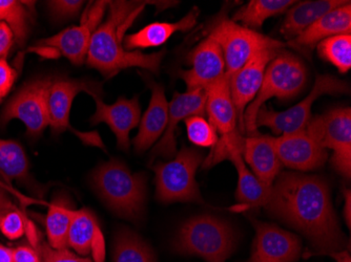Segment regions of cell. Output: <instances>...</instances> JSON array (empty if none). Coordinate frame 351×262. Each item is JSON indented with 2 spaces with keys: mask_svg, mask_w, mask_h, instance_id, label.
Masks as SVG:
<instances>
[{
  "mask_svg": "<svg viewBox=\"0 0 351 262\" xmlns=\"http://www.w3.org/2000/svg\"><path fill=\"white\" fill-rule=\"evenodd\" d=\"M347 3L348 1L343 0H317L297 3L286 12V17L281 27L282 35L287 40H293L325 14L342 7Z\"/></svg>",
  "mask_w": 351,
  "mask_h": 262,
  "instance_id": "d4e9b609",
  "label": "cell"
},
{
  "mask_svg": "<svg viewBox=\"0 0 351 262\" xmlns=\"http://www.w3.org/2000/svg\"><path fill=\"white\" fill-rule=\"evenodd\" d=\"M93 185L118 216L134 222L141 220L147 195L145 173H132L121 161L110 159L95 170Z\"/></svg>",
  "mask_w": 351,
  "mask_h": 262,
  "instance_id": "3957f363",
  "label": "cell"
},
{
  "mask_svg": "<svg viewBox=\"0 0 351 262\" xmlns=\"http://www.w3.org/2000/svg\"><path fill=\"white\" fill-rule=\"evenodd\" d=\"M307 83V68L297 55L281 50L270 61L265 70L259 92L244 112L245 133L257 135L256 118L265 102L271 98L289 101L304 90Z\"/></svg>",
  "mask_w": 351,
  "mask_h": 262,
  "instance_id": "277c9868",
  "label": "cell"
},
{
  "mask_svg": "<svg viewBox=\"0 0 351 262\" xmlns=\"http://www.w3.org/2000/svg\"><path fill=\"white\" fill-rule=\"evenodd\" d=\"M68 247L79 255L93 251L95 262H104V239L94 213L86 208L75 211L68 233Z\"/></svg>",
  "mask_w": 351,
  "mask_h": 262,
  "instance_id": "7402d4cb",
  "label": "cell"
},
{
  "mask_svg": "<svg viewBox=\"0 0 351 262\" xmlns=\"http://www.w3.org/2000/svg\"><path fill=\"white\" fill-rule=\"evenodd\" d=\"M14 262H43L40 254L32 246L23 244L12 249Z\"/></svg>",
  "mask_w": 351,
  "mask_h": 262,
  "instance_id": "f35d334b",
  "label": "cell"
},
{
  "mask_svg": "<svg viewBox=\"0 0 351 262\" xmlns=\"http://www.w3.org/2000/svg\"><path fill=\"white\" fill-rule=\"evenodd\" d=\"M27 3L15 0H0V23H5L19 45L25 44L29 31V11Z\"/></svg>",
  "mask_w": 351,
  "mask_h": 262,
  "instance_id": "4dcf8cb0",
  "label": "cell"
},
{
  "mask_svg": "<svg viewBox=\"0 0 351 262\" xmlns=\"http://www.w3.org/2000/svg\"><path fill=\"white\" fill-rule=\"evenodd\" d=\"M0 262H14L12 249L0 244Z\"/></svg>",
  "mask_w": 351,
  "mask_h": 262,
  "instance_id": "7bdbcfd3",
  "label": "cell"
},
{
  "mask_svg": "<svg viewBox=\"0 0 351 262\" xmlns=\"http://www.w3.org/2000/svg\"><path fill=\"white\" fill-rule=\"evenodd\" d=\"M245 137L240 131H234L230 135L218 137L216 145L212 147L210 155L203 161L202 168L208 169L218 163L228 159L234 153L243 155Z\"/></svg>",
  "mask_w": 351,
  "mask_h": 262,
  "instance_id": "d6a6232c",
  "label": "cell"
},
{
  "mask_svg": "<svg viewBox=\"0 0 351 262\" xmlns=\"http://www.w3.org/2000/svg\"><path fill=\"white\" fill-rule=\"evenodd\" d=\"M200 14L198 8L191 11L178 23H154L138 31L135 34L128 35L123 39V47L126 51H136V49L160 47L165 44L177 31H187L197 25Z\"/></svg>",
  "mask_w": 351,
  "mask_h": 262,
  "instance_id": "cb8c5ba5",
  "label": "cell"
},
{
  "mask_svg": "<svg viewBox=\"0 0 351 262\" xmlns=\"http://www.w3.org/2000/svg\"><path fill=\"white\" fill-rule=\"evenodd\" d=\"M205 92V112L217 133L224 137L238 131L236 109L230 94V76L226 73L214 83L207 86Z\"/></svg>",
  "mask_w": 351,
  "mask_h": 262,
  "instance_id": "44dd1931",
  "label": "cell"
},
{
  "mask_svg": "<svg viewBox=\"0 0 351 262\" xmlns=\"http://www.w3.org/2000/svg\"><path fill=\"white\" fill-rule=\"evenodd\" d=\"M348 82L331 75H317L313 90L303 101L285 112L268 109L265 105L260 108L256 118V127L270 128L275 135L293 133L305 128L311 118V106L323 94H348Z\"/></svg>",
  "mask_w": 351,
  "mask_h": 262,
  "instance_id": "9c48e42d",
  "label": "cell"
},
{
  "mask_svg": "<svg viewBox=\"0 0 351 262\" xmlns=\"http://www.w3.org/2000/svg\"><path fill=\"white\" fill-rule=\"evenodd\" d=\"M345 206H344V218L347 226L350 228L351 226V191L349 189L344 190Z\"/></svg>",
  "mask_w": 351,
  "mask_h": 262,
  "instance_id": "b9f144b4",
  "label": "cell"
},
{
  "mask_svg": "<svg viewBox=\"0 0 351 262\" xmlns=\"http://www.w3.org/2000/svg\"><path fill=\"white\" fill-rule=\"evenodd\" d=\"M236 248L232 226L210 214L195 216L184 222L173 244L177 253L198 256L206 262H226Z\"/></svg>",
  "mask_w": 351,
  "mask_h": 262,
  "instance_id": "5b68a950",
  "label": "cell"
},
{
  "mask_svg": "<svg viewBox=\"0 0 351 262\" xmlns=\"http://www.w3.org/2000/svg\"><path fill=\"white\" fill-rule=\"evenodd\" d=\"M274 145L282 165L297 171H311L326 163L328 153L305 128L274 137Z\"/></svg>",
  "mask_w": 351,
  "mask_h": 262,
  "instance_id": "2e32d148",
  "label": "cell"
},
{
  "mask_svg": "<svg viewBox=\"0 0 351 262\" xmlns=\"http://www.w3.org/2000/svg\"><path fill=\"white\" fill-rule=\"evenodd\" d=\"M52 78L38 79L23 86L3 108L0 123L19 120L27 127V135L38 137L50 125L49 98Z\"/></svg>",
  "mask_w": 351,
  "mask_h": 262,
  "instance_id": "8fae6325",
  "label": "cell"
},
{
  "mask_svg": "<svg viewBox=\"0 0 351 262\" xmlns=\"http://www.w3.org/2000/svg\"><path fill=\"white\" fill-rule=\"evenodd\" d=\"M256 228L252 255L247 262H295L302 254V241L297 235L273 224L250 218Z\"/></svg>",
  "mask_w": 351,
  "mask_h": 262,
  "instance_id": "5bb4252c",
  "label": "cell"
},
{
  "mask_svg": "<svg viewBox=\"0 0 351 262\" xmlns=\"http://www.w3.org/2000/svg\"><path fill=\"white\" fill-rule=\"evenodd\" d=\"M264 208L269 215L303 234L317 254L328 255L346 246L328 183L319 175L280 172Z\"/></svg>",
  "mask_w": 351,
  "mask_h": 262,
  "instance_id": "6da1fadb",
  "label": "cell"
},
{
  "mask_svg": "<svg viewBox=\"0 0 351 262\" xmlns=\"http://www.w3.org/2000/svg\"><path fill=\"white\" fill-rule=\"evenodd\" d=\"M295 3L293 0H252L237 10L232 21L236 23L240 21L243 27L258 31L266 19L285 13Z\"/></svg>",
  "mask_w": 351,
  "mask_h": 262,
  "instance_id": "83f0119b",
  "label": "cell"
},
{
  "mask_svg": "<svg viewBox=\"0 0 351 262\" xmlns=\"http://www.w3.org/2000/svg\"><path fill=\"white\" fill-rule=\"evenodd\" d=\"M17 73L11 68L5 58L0 59V102L9 94L15 82Z\"/></svg>",
  "mask_w": 351,
  "mask_h": 262,
  "instance_id": "74e56055",
  "label": "cell"
},
{
  "mask_svg": "<svg viewBox=\"0 0 351 262\" xmlns=\"http://www.w3.org/2000/svg\"><path fill=\"white\" fill-rule=\"evenodd\" d=\"M230 161L238 171V188L236 198L242 206L248 209L264 207L269 198L270 188L262 184L254 173L250 172L244 163L241 153H234L230 155Z\"/></svg>",
  "mask_w": 351,
  "mask_h": 262,
  "instance_id": "4316f807",
  "label": "cell"
},
{
  "mask_svg": "<svg viewBox=\"0 0 351 262\" xmlns=\"http://www.w3.org/2000/svg\"><path fill=\"white\" fill-rule=\"evenodd\" d=\"M84 3L82 0H59V1H49L47 5L50 8L51 13L55 18L66 21L78 15Z\"/></svg>",
  "mask_w": 351,
  "mask_h": 262,
  "instance_id": "8d00e7d4",
  "label": "cell"
},
{
  "mask_svg": "<svg viewBox=\"0 0 351 262\" xmlns=\"http://www.w3.org/2000/svg\"><path fill=\"white\" fill-rule=\"evenodd\" d=\"M317 54L323 60L330 62L341 74H346L351 68V36L341 34L329 37L317 45Z\"/></svg>",
  "mask_w": 351,
  "mask_h": 262,
  "instance_id": "1f68e13d",
  "label": "cell"
},
{
  "mask_svg": "<svg viewBox=\"0 0 351 262\" xmlns=\"http://www.w3.org/2000/svg\"><path fill=\"white\" fill-rule=\"evenodd\" d=\"M305 129L324 149L333 151L331 166L345 179L351 177V109L333 108L311 118Z\"/></svg>",
  "mask_w": 351,
  "mask_h": 262,
  "instance_id": "ba28073f",
  "label": "cell"
},
{
  "mask_svg": "<svg viewBox=\"0 0 351 262\" xmlns=\"http://www.w3.org/2000/svg\"><path fill=\"white\" fill-rule=\"evenodd\" d=\"M191 70H178V77L184 81L187 92L205 90L226 74V61L220 45L207 37L191 51L187 58Z\"/></svg>",
  "mask_w": 351,
  "mask_h": 262,
  "instance_id": "e0dca14e",
  "label": "cell"
},
{
  "mask_svg": "<svg viewBox=\"0 0 351 262\" xmlns=\"http://www.w3.org/2000/svg\"><path fill=\"white\" fill-rule=\"evenodd\" d=\"M0 174L8 182L13 179L21 184H33L29 163L23 146L13 140L0 139Z\"/></svg>",
  "mask_w": 351,
  "mask_h": 262,
  "instance_id": "f1b7e54d",
  "label": "cell"
},
{
  "mask_svg": "<svg viewBox=\"0 0 351 262\" xmlns=\"http://www.w3.org/2000/svg\"><path fill=\"white\" fill-rule=\"evenodd\" d=\"M328 255L336 260L337 262H351L350 255L346 251L335 252V253H330Z\"/></svg>",
  "mask_w": 351,
  "mask_h": 262,
  "instance_id": "ee69618b",
  "label": "cell"
},
{
  "mask_svg": "<svg viewBox=\"0 0 351 262\" xmlns=\"http://www.w3.org/2000/svg\"><path fill=\"white\" fill-rule=\"evenodd\" d=\"M74 212L66 195L59 194L49 206L45 224L47 240L53 249H68L69 228Z\"/></svg>",
  "mask_w": 351,
  "mask_h": 262,
  "instance_id": "484cf974",
  "label": "cell"
},
{
  "mask_svg": "<svg viewBox=\"0 0 351 262\" xmlns=\"http://www.w3.org/2000/svg\"><path fill=\"white\" fill-rule=\"evenodd\" d=\"M35 249L40 254L43 262H93L90 258L80 257L68 249L55 250L45 240L39 239Z\"/></svg>",
  "mask_w": 351,
  "mask_h": 262,
  "instance_id": "d590c367",
  "label": "cell"
},
{
  "mask_svg": "<svg viewBox=\"0 0 351 262\" xmlns=\"http://www.w3.org/2000/svg\"><path fill=\"white\" fill-rule=\"evenodd\" d=\"M281 50H264L252 56L240 70L230 76V94L237 114L238 129L245 137L244 112L259 92L266 68Z\"/></svg>",
  "mask_w": 351,
  "mask_h": 262,
  "instance_id": "4fadbf2b",
  "label": "cell"
},
{
  "mask_svg": "<svg viewBox=\"0 0 351 262\" xmlns=\"http://www.w3.org/2000/svg\"><path fill=\"white\" fill-rule=\"evenodd\" d=\"M29 224V222L25 220L23 213L19 209L0 213V232L9 239L23 237Z\"/></svg>",
  "mask_w": 351,
  "mask_h": 262,
  "instance_id": "e575fe53",
  "label": "cell"
},
{
  "mask_svg": "<svg viewBox=\"0 0 351 262\" xmlns=\"http://www.w3.org/2000/svg\"><path fill=\"white\" fill-rule=\"evenodd\" d=\"M90 96L96 102V112L90 118V124H108L116 135L118 147L121 150H129L131 146L130 133L137 127L141 117L138 96H134L131 100L120 96L112 105L104 103L102 96L99 94H92Z\"/></svg>",
  "mask_w": 351,
  "mask_h": 262,
  "instance_id": "ac0fdd59",
  "label": "cell"
},
{
  "mask_svg": "<svg viewBox=\"0 0 351 262\" xmlns=\"http://www.w3.org/2000/svg\"><path fill=\"white\" fill-rule=\"evenodd\" d=\"M242 155L254 171V176L266 187L273 186L282 167L274 145V137L258 133L245 137Z\"/></svg>",
  "mask_w": 351,
  "mask_h": 262,
  "instance_id": "603a6c76",
  "label": "cell"
},
{
  "mask_svg": "<svg viewBox=\"0 0 351 262\" xmlns=\"http://www.w3.org/2000/svg\"><path fill=\"white\" fill-rule=\"evenodd\" d=\"M14 209H17V206L14 204L10 196H8L7 193L3 190V188H1V185H0V213L14 210Z\"/></svg>",
  "mask_w": 351,
  "mask_h": 262,
  "instance_id": "60d3db41",
  "label": "cell"
},
{
  "mask_svg": "<svg viewBox=\"0 0 351 262\" xmlns=\"http://www.w3.org/2000/svg\"><path fill=\"white\" fill-rule=\"evenodd\" d=\"M206 92L205 90H195L184 94L175 92L173 100L169 104V120L167 128L160 141L156 144L151 153L153 161L156 157L173 159L177 155V142H176V129L181 121L193 116L204 117Z\"/></svg>",
  "mask_w": 351,
  "mask_h": 262,
  "instance_id": "9a60e30c",
  "label": "cell"
},
{
  "mask_svg": "<svg viewBox=\"0 0 351 262\" xmlns=\"http://www.w3.org/2000/svg\"><path fill=\"white\" fill-rule=\"evenodd\" d=\"M110 1H95L82 16V23L37 43L41 51L59 53L73 64L82 65L88 56L94 31L99 27Z\"/></svg>",
  "mask_w": 351,
  "mask_h": 262,
  "instance_id": "7c38bea8",
  "label": "cell"
},
{
  "mask_svg": "<svg viewBox=\"0 0 351 262\" xmlns=\"http://www.w3.org/2000/svg\"><path fill=\"white\" fill-rule=\"evenodd\" d=\"M203 161L201 151L183 146L175 159L156 163L153 169L157 200L162 204L191 202L205 205L196 182L197 169Z\"/></svg>",
  "mask_w": 351,
  "mask_h": 262,
  "instance_id": "52a82bcc",
  "label": "cell"
},
{
  "mask_svg": "<svg viewBox=\"0 0 351 262\" xmlns=\"http://www.w3.org/2000/svg\"><path fill=\"white\" fill-rule=\"evenodd\" d=\"M205 33L220 45L228 75L240 70L252 56L261 51L284 50L287 47L282 41L234 23L228 18L226 11H221L210 21Z\"/></svg>",
  "mask_w": 351,
  "mask_h": 262,
  "instance_id": "8992f818",
  "label": "cell"
},
{
  "mask_svg": "<svg viewBox=\"0 0 351 262\" xmlns=\"http://www.w3.org/2000/svg\"><path fill=\"white\" fill-rule=\"evenodd\" d=\"M350 33L351 3L348 1L346 5L325 14L304 31H302L299 36L286 43V45H289L304 55H309L321 41L329 37Z\"/></svg>",
  "mask_w": 351,
  "mask_h": 262,
  "instance_id": "d6986e66",
  "label": "cell"
},
{
  "mask_svg": "<svg viewBox=\"0 0 351 262\" xmlns=\"http://www.w3.org/2000/svg\"><path fill=\"white\" fill-rule=\"evenodd\" d=\"M142 1H110V15L106 23L94 31L88 47L86 63L99 70L106 78L116 76L130 68H141L158 74L165 51L143 54L141 51H126L123 39L128 27L145 9Z\"/></svg>",
  "mask_w": 351,
  "mask_h": 262,
  "instance_id": "7a4b0ae2",
  "label": "cell"
},
{
  "mask_svg": "<svg viewBox=\"0 0 351 262\" xmlns=\"http://www.w3.org/2000/svg\"><path fill=\"white\" fill-rule=\"evenodd\" d=\"M151 86L152 98L149 108L140 122L139 131L133 141L135 151L142 153L151 148L165 133L169 120V103L165 98V88L147 78Z\"/></svg>",
  "mask_w": 351,
  "mask_h": 262,
  "instance_id": "ffe728a7",
  "label": "cell"
},
{
  "mask_svg": "<svg viewBox=\"0 0 351 262\" xmlns=\"http://www.w3.org/2000/svg\"><path fill=\"white\" fill-rule=\"evenodd\" d=\"M114 262H157L151 246L130 228L118 232L114 244Z\"/></svg>",
  "mask_w": 351,
  "mask_h": 262,
  "instance_id": "f546056e",
  "label": "cell"
},
{
  "mask_svg": "<svg viewBox=\"0 0 351 262\" xmlns=\"http://www.w3.org/2000/svg\"><path fill=\"white\" fill-rule=\"evenodd\" d=\"M14 35L5 23H0V59L5 58L14 43Z\"/></svg>",
  "mask_w": 351,
  "mask_h": 262,
  "instance_id": "ab89813d",
  "label": "cell"
},
{
  "mask_svg": "<svg viewBox=\"0 0 351 262\" xmlns=\"http://www.w3.org/2000/svg\"><path fill=\"white\" fill-rule=\"evenodd\" d=\"M86 92L90 94L102 96V86L96 81L77 80V79H57L53 81L49 98V116L50 126L53 133H61L66 130L77 135L78 139L86 145L94 146L98 148L106 149L99 133L96 131L82 133L71 126L70 112L75 96L79 92Z\"/></svg>",
  "mask_w": 351,
  "mask_h": 262,
  "instance_id": "30bf717a",
  "label": "cell"
},
{
  "mask_svg": "<svg viewBox=\"0 0 351 262\" xmlns=\"http://www.w3.org/2000/svg\"><path fill=\"white\" fill-rule=\"evenodd\" d=\"M189 141L199 147H214L218 141V133L212 124L204 117L193 116L184 120Z\"/></svg>",
  "mask_w": 351,
  "mask_h": 262,
  "instance_id": "836d02e7",
  "label": "cell"
}]
</instances>
